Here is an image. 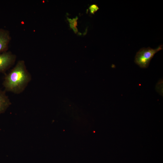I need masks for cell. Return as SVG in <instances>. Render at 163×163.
I'll list each match as a JSON object with an SVG mask.
<instances>
[{"instance_id": "7a4b0ae2", "label": "cell", "mask_w": 163, "mask_h": 163, "mask_svg": "<svg viewBox=\"0 0 163 163\" xmlns=\"http://www.w3.org/2000/svg\"><path fill=\"white\" fill-rule=\"evenodd\" d=\"M162 49V45L155 49L150 47L142 48L137 53L135 56V62L141 68H147L155 54Z\"/></svg>"}, {"instance_id": "3957f363", "label": "cell", "mask_w": 163, "mask_h": 163, "mask_svg": "<svg viewBox=\"0 0 163 163\" xmlns=\"http://www.w3.org/2000/svg\"><path fill=\"white\" fill-rule=\"evenodd\" d=\"M15 55L11 52L6 51L0 53V73H4L14 63Z\"/></svg>"}, {"instance_id": "6da1fadb", "label": "cell", "mask_w": 163, "mask_h": 163, "mask_svg": "<svg viewBox=\"0 0 163 163\" xmlns=\"http://www.w3.org/2000/svg\"><path fill=\"white\" fill-rule=\"evenodd\" d=\"M31 77L26 68L24 61L19 60L6 75L3 85L6 91L19 94L24 90Z\"/></svg>"}, {"instance_id": "277c9868", "label": "cell", "mask_w": 163, "mask_h": 163, "mask_svg": "<svg viewBox=\"0 0 163 163\" xmlns=\"http://www.w3.org/2000/svg\"><path fill=\"white\" fill-rule=\"evenodd\" d=\"M11 40L8 31L0 28V53L7 51Z\"/></svg>"}, {"instance_id": "5b68a950", "label": "cell", "mask_w": 163, "mask_h": 163, "mask_svg": "<svg viewBox=\"0 0 163 163\" xmlns=\"http://www.w3.org/2000/svg\"><path fill=\"white\" fill-rule=\"evenodd\" d=\"M11 103L5 91L0 89V114L4 113Z\"/></svg>"}, {"instance_id": "8992f818", "label": "cell", "mask_w": 163, "mask_h": 163, "mask_svg": "<svg viewBox=\"0 0 163 163\" xmlns=\"http://www.w3.org/2000/svg\"><path fill=\"white\" fill-rule=\"evenodd\" d=\"M91 13L94 14L96 12L99 8L96 5H93L91 6L89 8Z\"/></svg>"}]
</instances>
